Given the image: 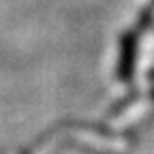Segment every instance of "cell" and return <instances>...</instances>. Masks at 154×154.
<instances>
[{
  "mask_svg": "<svg viewBox=\"0 0 154 154\" xmlns=\"http://www.w3.org/2000/svg\"><path fill=\"white\" fill-rule=\"evenodd\" d=\"M122 46H123V50H122V62H119V79L127 81L131 77V71H133V54H135L133 37L131 35L125 37Z\"/></svg>",
  "mask_w": 154,
  "mask_h": 154,
  "instance_id": "6da1fadb",
  "label": "cell"
}]
</instances>
